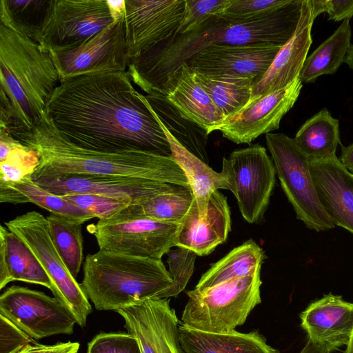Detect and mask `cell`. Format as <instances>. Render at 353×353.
<instances>
[{
    "label": "cell",
    "instance_id": "cell-1",
    "mask_svg": "<svg viewBox=\"0 0 353 353\" xmlns=\"http://www.w3.org/2000/svg\"><path fill=\"white\" fill-rule=\"evenodd\" d=\"M45 114L68 141L87 150L172 157L168 139L128 72L79 75L60 82Z\"/></svg>",
    "mask_w": 353,
    "mask_h": 353
},
{
    "label": "cell",
    "instance_id": "cell-2",
    "mask_svg": "<svg viewBox=\"0 0 353 353\" xmlns=\"http://www.w3.org/2000/svg\"><path fill=\"white\" fill-rule=\"evenodd\" d=\"M303 0H292L274 14L245 23L214 16L192 31L165 41L130 58L127 72L147 94L159 92L167 79L193 56L211 46H283L293 35Z\"/></svg>",
    "mask_w": 353,
    "mask_h": 353
},
{
    "label": "cell",
    "instance_id": "cell-3",
    "mask_svg": "<svg viewBox=\"0 0 353 353\" xmlns=\"http://www.w3.org/2000/svg\"><path fill=\"white\" fill-rule=\"evenodd\" d=\"M59 84L49 52L0 24V129L19 142L30 134Z\"/></svg>",
    "mask_w": 353,
    "mask_h": 353
},
{
    "label": "cell",
    "instance_id": "cell-4",
    "mask_svg": "<svg viewBox=\"0 0 353 353\" xmlns=\"http://www.w3.org/2000/svg\"><path fill=\"white\" fill-rule=\"evenodd\" d=\"M21 143L39 155L32 179L62 174L109 175L190 188L184 172L172 157L142 151L104 152L80 148L64 138L45 113Z\"/></svg>",
    "mask_w": 353,
    "mask_h": 353
},
{
    "label": "cell",
    "instance_id": "cell-5",
    "mask_svg": "<svg viewBox=\"0 0 353 353\" xmlns=\"http://www.w3.org/2000/svg\"><path fill=\"white\" fill-rule=\"evenodd\" d=\"M173 279L161 259L99 250L88 254L81 285L98 310L164 299Z\"/></svg>",
    "mask_w": 353,
    "mask_h": 353
},
{
    "label": "cell",
    "instance_id": "cell-6",
    "mask_svg": "<svg viewBox=\"0 0 353 353\" xmlns=\"http://www.w3.org/2000/svg\"><path fill=\"white\" fill-rule=\"evenodd\" d=\"M261 268L202 292H186L188 301L181 316L186 327L212 333H227L242 325L261 302Z\"/></svg>",
    "mask_w": 353,
    "mask_h": 353
},
{
    "label": "cell",
    "instance_id": "cell-7",
    "mask_svg": "<svg viewBox=\"0 0 353 353\" xmlns=\"http://www.w3.org/2000/svg\"><path fill=\"white\" fill-rule=\"evenodd\" d=\"M182 224L139 216L129 205L116 214L87 226L99 250L161 259L176 246Z\"/></svg>",
    "mask_w": 353,
    "mask_h": 353
},
{
    "label": "cell",
    "instance_id": "cell-8",
    "mask_svg": "<svg viewBox=\"0 0 353 353\" xmlns=\"http://www.w3.org/2000/svg\"><path fill=\"white\" fill-rule=\"evenodd\" d=\"M265 141L281 186L296 218L316 232L334 228L335 225L319 199L310 159L294 138L283 133L270 132L265 134Z\"/></svg>",
    "mask_w": 353,
    "mask_h": 353
},
{
    "label": "cell",
    "instance_id": "cell-9",
    "mask_svg": "<svg viewBox=\"0 0 353 353\" xmlns=\"http://www.w3.org/2000/svg\"><path fill=\"white\" fill-rule=\"evenodd\" d=\"M34 253L52 284V292L84 327L92 312L88 298L57 250L48 230L46 217L36 211L27 212L5 223Z\"/></svg>",
    "mask_w": 353,
    "mask_h": 353
},
{
    "label": "cell",
    "instance_id": "cell-10",
    "mask_svg": "<svg viewBox=\"0 0 353 353\" xmlns=\"http://www.w3.org/2000/svg\"><path fill=\"white\" fill-rule=\"evenodd\" d=\"M113 23L106 0H50L35 41L47 51L71 48Z\"/></svg>",
    "mask_w": 353,
    "mask_h": 353
},
{
    "label": "cell",
    "instance_id": "cell-11",
    "mask_svg": "<svg viewBox=\"0 0 353 353\" xmlns=\"http://www.w3.org/2000/svg\"><path fill=\"white\" fill-rule=\"evenodd\" d=\"M124 19L77 46L49 50L60 82L83 74L126 72L130 57Z\"/></svg>",
    "mask_w": 353,
    "mask_h": 353
},
{
    "label": "cell",
    "instance_id": "cell-12",
    "mask_svg": "<svg viewBox=\"0 0 353 353\" xmlns=\"http://www.w3.org/2000/svg\"><path fill=\"white\" fill-rule=\"evenodd\" d=\"M0 314L33 339L73 333L77 321L57 299L12 285L0 296Z\"/></svg>",
    "mask_w": 353,
    "mask_h": 353
},
{
    "label": "cell",
    "instance_id": "cell-13",
    "mask_svg": "<svg viewBox=\"0 0 353 353\" xmlns=\"http://www.w3.org/2000/svg\"><path fill=\"white\" fill-rule=\"evenodd\" d=\"M231 161L236 185L239 208L249 223H257L264 216L276 182V170L266 149L250 145L234 150Z\"/></svg>",
    "mask_w": 353,
    "mask_h": 353
},
{
    "label": "cell",
    "instance_id": "cell-14",
    "mask_svg": "<svg viewBox=\"0 0 353 353\" xmlns=\"http://www.w3.org/2000/svg\"><path fill=\"white\" fill-rule=\"evenodd\" d=\"M125 6L130 59L174 36L183 17L185 0H125Z\"/></svg>",
    "mask_w": 353,
    "mask_h": 353
},
{
    "label": "cell",
    "instance_id": "cell-15",
    "mask_svg": "<svg viewBox=\"0 0 353 353\" xmlns=\"http://www.w3.org/2000/svg\"><path fill=\"white\" fill-rule=\"evenodd\" d=\"M33 180L43 189L59 196L96 194L130 200L133 204L180 186L141 178L109 175L62 174Z\"/></svg>",
    "mask_w": 353,
    "mask_h": 353
},
{
    "label": "cell",
    "instance_id": "cell-16",
    "mask_svg": "<svg viewBox=\"0 0 353 353\" xmlns=\"http://www.w3.org/2000/svg\"><path fill=\"white\" fill-rule=\"evenodd\" d=\"M116 312L123 318L128 333L138 340L141 353H185L181 323L169 299H148Z\"/></svg>",
    "mask_w": 353,
    "mask_h": 353
},
{
    "label": "cell",
    "instance_id": "cell-17",
    "mask_svg": "<svg viewBox=\"0 0 353 353\" xmlns=\"http://www.w3.org/2000/svg\"><path fill=\"white\" fill-rule=\"evenodd\" d=\"M302 87V81L297 78L286 87L249 102L226 119L217 130L236 144H250L260 135L279 128L282 118L298 99Z\"/></svg>",
    "mask_w": 353,
    "mask_h": 353
},
{
    "label": "cell",
    "instance_id": "cell-18",
    "mask_svg": "<svg viewBox=\"0 0 353 353\" xmlns=\"http://www.w3.org/2000/svg\"><path fill=\"white\" fill-rule=\"evenodd\" d=\"M282 46L247 45L211 46L193 56L186 63L205 75H236L256 83L269 69Z\"/></svg>",
    "mask_w": 353,
    "mask_h": 353
},
{
    "label": "cell",
    "instance_id": "cell-19",
    "mask_svg": "<svg viewBox=\"0 0 353 353\" xmlns=\"http://www.w3.org/2000/svg\"><path fill=\"white\" fill-rule=\"evenodd\" d=\"M316 17L312 0H303L293 35L281 48L265 74L253 85L250 101L282 89L299 78L312 43L311 31Z\"/></svg>",
    "mask_w": 353,
    "mask_h": 353
},
{
    "label": "cell",
    "instance_id": "cell-20",
    "mask_svg": "<svg viewBox=\"0 0 353 353\" xmlns=\"http://www.w3.org/2000/svg\"><path fill=\"white\" fill-rule=\"evenodd\" d=\"M307 339L330 353L349 343L353 331V303L340 295L324 294L299 315Z\"/></svg>",
    "mask_w": 353,
    "mask_h": 353
},
{
    "label": "cell",
    "instance_id": "cell-21",
    "mask_svg": "<svg viewBox=\"0 0 353 353\" xmlns=\"http://www.w3.org/2000/svg\"><path fill=\"white\" fill-rule=\"evenodd\" d=\"M310 161L316 193L335 225L353 234V174L336 154Z\"/></svg>",
    "mask_w": 353,
    "mask_h": 353
},
{
    "label": "cell",
    "instance_id": "cell-22",
    "mask_svg": "<svg viewBox=\"0 0 353 353\" xmlns=\"http://www.w3.org/2000/svg\"><path fill=\"white\" fill-rule=\"evenodd\" d=\"M231 229L230 207L227 197L214 192L209 200L206 216L199 219L194 200L182 223L176 247L188 248L197 256H206L225 241Z\"/></svg>",
    "mask_w": 353,
    "mask_h": 353
},
{
    "label": "cell",
    "instance_id": "cell-23",
    "mask_svg": "<svg viewBox=\"0 0 353 353\" xmlns=\"http://www.w3.org/2000/svg\"><path fill=\"white\" fill-rule=\"evenodd\" d=\"M156 92L163 94L183 116L207 131L208 134L217 130L225 119L197 82L194 72L187 63L173 73Z\"/></svg>",
    "mask_w": 353,
    "mask_h": 353
},
{
    "label": "cell",
    "instance_id": "cell-24",
    "mask_svg": "<svg viewBox=\"0 0 353 353\" xmlns=\"http://www.w3.org/2000/svg\"><path fill=\"white\" fill-rule=\"evenodd\" d=\"M157 119L170 143L172 158L183 170L188 180L197 205L199 219H203L206 216L208 202L214 192L225 189L230 190L234 196L236 194L232 162L229 159L223 157L221 171H214L208 163L183 147Z\"/></svg>",
    "mask_w": 353,
    "mask_h": 353
},
{
    "label": "cell",
    "instance_id": "cell-25",
    "mask_svg": "<svg viewBox=\"0 0 353 353\" xmlns=\"http://www.w3.org/2000/svg\"><path fill=\"white\" fill-rule=\"evenodd\" d=\"M179 337L185 353H280L268 344L258 331L212 333L179 325Z\"/></svg>",
    "mask_w": 353,
    "mask_h": 353
},
{
    "label": "cell",
    "instance_id": "cell-26",
    "mask_svg": "<svg viewBox=\"0 0 353 353\" xmlns=\"http://www.w3.org/2000/svg\"><path fill=\"white\" fill-rule=\"evenodd\" d=\"M13 281L52 289L46 272L32 250L6 227H0V289Z\"/></svg>",
    "mask_w": 353,
    "mask_h": 353
},
{
    "label": "cell",
    "instance_id": "cell-27",
    "mask_svg": "<svg viewBox=\"0 0 353 353\" xmlns=\"http://www.w3.org/2000/svg\"><path fill=\"white\" fill-rule=\"evenodd\" d=\"M149 105L168 131L188 151L208 164V133L183 116L163 94L145 96Z\"/></svg>",
    "mask_w": 353,
    "mask_h": 353
},
{
    "label": "cell",
    "instance_id": "cell-28",
    "mask_svg": "<svg viewBox=\"0 0 353 353\" xmlns=\"http://www.w3.org/2000/svg\"><path fill=\"white\" fill-rule=\"evenodd\" d=\"M265 259L263 249L252 239L232 249L201 276L194 290L202 292L226 281L254 272Z\"/></svg>",
    "mask_w": 353,
    "mask_h": 353
},
{
    "label": "cell",
    "instance_id": "cell-29",
    "mask_svg": "<svg viewBox=\"0 0 353 353\" xmlns=\"http://www.w3.org/2000/svg\"><path fill=\"white\" fill-rule=\"evenodd\" d=\"M351 37L350 19H345L307 57L299 77L302 83H312L322 75L334 74L344 62Z\"/></svg>",
    "mask_w": 353,
    "mask_h": 353
},
{
    "label": "cell",
    "instance_id": "cell-30",
    "mask_svg": "<svg viewBox=\"0 0 353 353\" xmlns=\"http://www.w3.org/2000/svg\"><path fill=\"white\" fill-rule=\"evenodd\" d=\"M294 139L310 161L336 154L340 143L339 120L323 108L301 126Z\"/></svg>",
    "mask_w": 353,
    "mask_h": 353
},
{
    "label": "cell",
    "instance_id": "cell-31",
    "mask_svg": "<svg viewBox=\"0 0 353 353\" xmlns=\"http://www.w3.org/2000/svg\"><path fill=\"white\" fill-rule=\"evenodd\" d=\"M194 74L197 82L225 116V120L250 101L254 85L251 78L229 74L205 75L196 72Z\"/></svg>",
    "mask_w": 353,
    "mask_h": 353
},
{
    "label": "cell",
    "instance_id": "cell-32",
    "mask_svg": "<svg viewBox=\"0 0 353 353\" xmlns=\"http://www.w3.org/2000/svg\"><path fill=\"white\" fill-rule=\"evenodd\" d=\"M194 200L191 188L180 185L139 203L131 204L129 208L139 216L182 224Z\"/></svg>",
    "mask_w": 353,
    "mask_h": 353
},
{
    "label": "cell",
    "instance_id": "cell-33",
    "mask_svg": "<svg viewBox=\"0 0 353 353\" xmlns=\"http://www.w3.org/2000/svg\"><path fill=\"white\" fill-rule=\"evenodd\" d=\"M52 241L67 268L76 279L83 258L81 223L58 214L47 217Z\"/></svg>",
    "mask_w": 353,
    "mask_h": 353
},
{
    "label": "cell",
    "instance_id": "cell-34",
    "mask_svg": "<svg viewBox=\"0 0 353 353\" xmlns=\"http://www.w3.org/2000/svg\"><path fill=\"white\" fill-rule=\"evenodd\" d=\"M50 0H1L0 24L35 41Z\"/></svg>",
    "mask_w": 353,
    "mask_h": 353
},
{
    "label": "cell",
    "instance_id": "cell-35",
    "mask_svg": "<svg viewBox=\"0 0 353 353\" xmlns=\"http://www.w3.org/2000/svg\"><path fill=\"white\" fill-rule=\"evenodd\" d=\"M3 183L19 191L25 197L26 203H34L51 213L60 214L81 224L95 218L90 212L43 189L35 183L32 176L26 177L18 182Z\"/></svg>",
    "mask_w": 353,
    "mask_h": 353
},
{
    "label": "cell",
    "instance_id": "cell-36",
    "mask_svg": "<svg viewBox=\"0 0 353 353\" xmlns=\"http://www.w3.org/2000/svg\"><path fill=\"white\" fill-rule=\"evenodd\" d=\"M292 0H232L220 15L231 23H245L269 17Z\"/></svg>",
    "mask_w": 353,
    "mask_h": 353
},
{
    "label": "cell",
    "instance_id": "cell-37",
    "mask_svg": "<svg viewBox=\"0 0 353 353\" xmlns=\"http://www.w3.org/2000/svg\"><path fill=\"white\" fill-rule=\"evenodd\" d=\"M39 161V154L19 142L0 161V181L18 182L32 176Z\"/></svg>",
    "mask_w": 353,
    "mask_h": 353
},
{
    "label": "cell",
    "instance_id": "cell-38",
    "mask_svg": "<svg viewBox=\"0 0 353 353\" xmlns=\"http://www.w3.org/2000/svg\"><path fill=\"white\" fill-rule=\"evenodd\" d=\"M169 272L173 279L172 285L165 292L164 298L175 297L186 287L194 269L196 254L183 247H176L167 254Z\"/></svg>",
    "mask_w": 353,
    "mask_h": 353
},
{
    "label": "cell",
    "instance_id": "cell-39",
    "mask_svg": "<svg viewBox=\"0 0 353 353\" xmlns=\"http://www.w3.org/2000/svg\"><path fill=\"white\" fill-rule=\"evenodd\" d=\"M232 0H185L183 19L175 34L194 30L214 16L221 14Z\"/></svg>",
    "mask_w": 353,
    "mask_h": 353
},
{
    "label": "cell",
    "instance_id": "cell-40",
    "mask_svg": "<svg viewBox=\"0 0 353 353\" xmlns=\"http://www.w3.org/2000/svg\"><path fill=\"white\" fill-rule=\"evenodd\" d=\"M61 196L79 208L90 212L99 220L111 217L127 206L133 204L130 200L96 194H73Z\"/></svg>",
    "mask_w": 353,
    "mask_h": 353
},
{
    "label": "cell",
    "instance_id": "cell-41",
    "mask_svg": "<svg viewBox=\"0 0 353 353\" xmlns=\"http://www.w3.org/2000/svg\"><path fill=\"white\" fill-rule=\"evenodd\" d=\"M87 353H141L136 337L129 333H101L88 345Z\"/></svg>",
    "mask_w": 353,
    "mask_h": 353
},
{
    "label": "cell",
    "instance_id": "cell-42",
    "mask_svg": "<svg viewBox=\"0 0 353 353\" xmlns=\"http://www.w3.org/2000/svg\"><path fill=\"white\" fill-rule=\"evenodd\" d=\"M34 339L0 314V353H14Z\"/></svg>",
    "mask_w": 353,
    "mask_h": 353
},
{
    "label": "cell",
    "instance_id": "cell-43",
    "mask_svg": "<svg viewBox=\"0 0 353 353\" xmlns=\"http://www.w3.org/2000/svg\"><path fill=\"white\" fill-rule=\"evenodd\" d=\"M79 349V343L77 342L68 341L47 345L34 340L14 353H77Z\"/></svg>",
    "mask_w": 353,
    "mask_h": 353
},
{
    "label": "cell",
    "instance_id": "cell-44",
    "mask_svg": "<svg viewBox=\"0 0 353 353\" xmlns=\"http://www.w3.org/2000/svg\"><path fill=\"white\" fill-rule=\"evenodd\" d=\"M325 8L329 20L339 21L353 17V0H325Z\"/></svg>",
    "mask_w": 353,
    "mask_h": 353
},
{
    "label": "cell",
    "instance_id": "cell-45",
    "mask_svg": "<svg viewBox=\"0 0 353 353\" xmlns=\"http://www.w3.org/2000/svg\"><path fill=\"white\" fill-rule=\"evenodd\" d=\"M106 1L114 22L125 18V0H106Z\"/></svg>",
    "mask_w": 353,
    "mask_h": 353
},
{
    "label": "cell",
    "instance_id": "cell-46",
    "mask_svg": "<svg viewBox=\"0 0 353 353\" xmlns=\"http://www.w3.org/2000/svg\"><path fill=\"white\" fill-rule=\"evenodd\" d=\"M339 159L347 170L353 174V143L347 146H341Z\"/></svg>",
    "mask_w": 353,
    "mask_h": 353
},
{
    "label": "cell",
    "instance_id": "cell-47",
    "mask_svg": "<svg viewBox=\"0 0 353 353\" xmlns=\"http://www.w3.org/2000/svg\"><path fill=\"white\" fill-rule=\"evenodd\" d=\"M300 353H330L321 345L307 339L304 347Z\"/></svg>",
    "mask_w": 353,
    "mask_h": 353
},
{
    "label": "cell",
    "instance_id": "cell-48",
    "mask_svg": "<svg viewBox=\"0 0 353 353\" xmlns=\"http://www.w3.org/2000/svg\"><path fill=\"white\" fill-rule=\"evenodd\" d=\"M344 62L353 70V44L348 49Z\"/></svg>",
    "mask_w": 353,
    "mask_h": 353
},
{
    "label": "cell",
    "instance_id": "cell-49",
    "mask_svg": "<svg viewBox=\"0 0 353 353\" xmlns=\"http://www.w3.org/2000/svg\"><path fill=\"white\" fill-rule=\"evenodd\" d=\"M343 353H353V331L350 341L347 345L346 346L345 350L343 352Z\"/></svg>",
    "mask_w": 353,
    "mask_h": 353
}]
</instances>
